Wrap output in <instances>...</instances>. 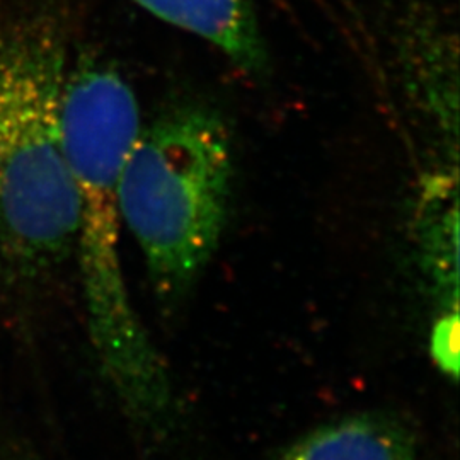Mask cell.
Segmentation results:
<instances>
[{"label":"cell","mask_w":460,"mask_h":460,"mask_svg":"<svg viewBox=\"0 0 460 460\" xmlns=\"http://www.w3.org/2000/svg\"><path fill=\"white\" fill-rule=\"evenodd\" d=\"M234 146L224 118L184 104L142 128L119 186L163 307H176L210 261L229 215Z\"/></svg>","instance_id":"3"},{"label":"cell","mask_w":460,"mask_h":460,"mask_svg":"<svg viewBox=\"0 0 460 460\" xmlns=\"http://www.w3.org/2000/svg\"><path fill=\"white\" fill-rule=\"evenodd\" d=\"M66 47L49 21L0 24V279H36L77 244L62 144Z\"/></svg>","instance_id":"2"},{"label":"cell","mask_w":460,"mask_h":460,"mask_svg":"<svg viewBox=\"0 0 460 460\" xmlns=\"http://www.w3.org/2000/svg\"><path fill=\"white\" fill-rule=\"evenodd\" d=\"M457 313L447 315L433 329V357L450 376L457 374Z\"/></svg>","instance_id":"6"},{"label":"cell","mask_w":460,"mask_h":460,"mask_svg":"<svg viewBox=\"0 0 460 460\" xmlns=\"http://www.w3.org/2000/svg\"><path fill=\"white\" fill-rule=\"evenodd\" d=\"M152 16L195 34L249 74L268 66L254 0H133Z\"/></svg>","instance_id":"4"},{"label":"cell","mask_w":460,"mask_h":460,"mask_svg":"<svg viewBox=\"0 0 460 460\" xmlns=\"http://www.w3.org/2000/svg\"><path fill=\"white\" fill-rule=\"evenodd\" d=\"M279 460H420V454L414 437L399 421L357 414L304 435Z\"/></svg>","instance_id":"5"},{"label":"cell","mask_w":460,"mask_h":460,"mask_svg":"<svg viewBox=\"0 0 460 460\" xmlns=\"http://www.w3.org/2000/svg\"><path fill=\"white\" fill-rule=\"evenodd\" d=\"M60 127L79 201L75 249L93 349L125 412L161 429L172 416V384L133 309L119 258V186L142 130L132 87L110 66H75L66 72Z\"/></svg>","instance_id":"1"}]
</instances>
